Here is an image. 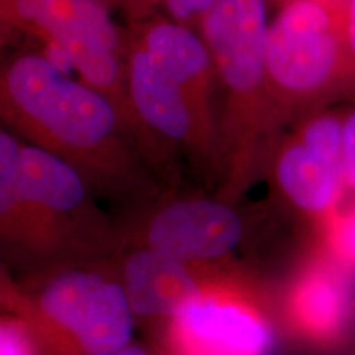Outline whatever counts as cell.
Returning a JSON list of instances; mask_svg holds the SVG:
<instances>
[{
	"label": "cell",
	"instance_id": "277c9868",
	"mask_svg": "<svg viewBox=\"0 0 355 355\" xmlns=\"http://www.w3.org/2000/svg\"><path fill=\"white\" fill-rule=\"evenodd\" d=\"M19 171L21 196L44 254L99 224L92 186L64 158L24 141Z\"/></svg>",
	"mask_w": 355,
	"mask_h": 355
},
{
	"label": "cell",
	"instance_id": "52a82bcc",
	"mask_svg": "<svg viewBox=\"0 0 355 355\" xmlns=\"http://www.w3.org/2000/svg\"><path fill=\"white\" fill-rule=\"evenodd\" d=\"M170 327L175 355H266L272 349V332L254 311L204 290Z\"/></svg>",
	"mask_w": 355,
	"mask_h": 355
},
{
	"label": "cell",
	"instance_id": "9a60e30c",
	"mask_svg": "<svg viewBox=\"0 0 355 355\" xmlns=\"http://www.w3.org/2000/svg\"><path fill=\"white\" fill-rule=\"evenodd\" d=\"M344 130L334 119H318L306 128L303 145L319 157L344 166Z\"/></svg>",
	"mask_w": 355,
	"mask_h": 355
},
{
	"label": "cell",
	"instance_id": "ba28073f",
	"mask_svg": "<svg viewBox=\"0 0 355 355\" xmlns=\"http://www.w3.org/2000/svg\"><path fill=\"white\" fill-rule=\"evenodd\" d=\"M243 234L239 216L225 204L184 198L158 209L146 225V247L194 263L227 255Z\"/></svg>",
	"mask_w": 355,
	"mask_h": 355
},
{
	"label": "cell",
	"instance_id": "8fae6325",
	"mask_svg": "<svg viewBox=\"0 0 355 355\" xmlns=\"http://www.w3.org/2000/svg\"><path fill=\"white\" fill-rule=\"evenodd\" d=\"M24 140L0 125V250L21 257L46 255L20 189V150Z\"/></svg>",
	"mask_w": 355,
	"mask_h": 355
},
{
	"label": "cell",
	"instance_id": "3957f363",
	"mask_svg": "<svg viewBox=\"0 0 355 355\" xmlns=\"http://www.w3.org/2000/svg\"><path fill=\"white\" fill-rule=\"evenodd\" d=\"M336 0H293L270 25L266 76L291 92L313 91L339 56Z\"/></svg>",
	"mask_w": 355,
	"mask_h": 355
},
{
	"label": "cell",
	"instance_id": "ac0fdd59",
	"mask_svg": "<svg viewBox=\"0 0 355 355\" xmlns=\"http://www.w3.org/2000/svg\"><path fill=\"white\" fill-rule=\"evenodd\" d=\"M332 242L339 255L355 265V209L336 222L332 229Z\"/></svg>",
	"mask_w": 355,
	"mask_h": 355
},
{
	"label": "cell",
	"instance_id": "4fadbf2b",
	"mask_svg": "<svg viewBox=\"0 0 355 355\" xmlns=\"http://www.w3.org/2000/svg\"><path fill=\"white\" fill-rule=\"evenodd\" d=\"M133 316L122 283L105 278L73 343L84 355H112L130 345Z\"/></svg>",
	"mask_w": 355,
	"mask_h": 355
},
{
	"label": "cell",
	"instance_id": "8992f818",
	"mask_svg": "<svg viewBox=\"0 0 355 355\" xmlns=\"http://www.w3.org/2000/svg\"><path fill=\"white\" fill-rule=\"evenodd\" d=\"M202 32L222 83L239 96L257 91L266 76L265 0H214L202 17Z\"/></svg>",
	"mask_w": 355,
	"mask_h": 355
},
{
	"label": "cell",
	"instance_id": "6da1fadb",
	"mask_svg": "<svg viewBox=\"0 0 355 355\" xmlns=\"http://www.w3.org/2000/svg\"><path fill=\"white\" fill-rule=\"evenodd\" d=\"M0 125L64 158L99 194L148 198L157 191L152 144L107 96L42 53L0 66Z\"/></svg>",
	"mask_w": 355,
	"mask_h": 355
},
{
	"label": "cell",
	"instance_id": "7c38bea8",
	"mask_svg": "<svg viewBox=\"0 0 355 355\" xmlns=\"http://www.w3.org/2000/svg\"><path fill=\"white\" fill-rule=\"evenodd\" d=\"M277 175L279 186L293 202L308 211H324L339 196L345 171L343 165L298 144L279 157Z\"/></svg>",
	"mask_w": 355,
	"mask_h": 355
},
{
	"label": "cell",
	"instance_id": "5b68a950",
	"mask_svg": "<svg viewBox=\"0 0 355 355\" xmlns=\"http://www.w3.org/2000/svg\"><path fill=\"white\" fill-rule=\"evenodd\" d=\"M125 83L132 112L152 144L166 141L180 152L204 144L207 115L137 43L125 48Z\"/></svg>",
	"mask_w": 355,
	"mask_h": 355
},
{
	"label": "cell",
	"instance_id": "603a6c76",
	"mask_svg": "<svg viewBox=\"0 0 355 355\" xmlns=\"http://www.w3.org/2000/svg\"><path fill=\"white\" fill-rule=\"evenodd\" d=\"M146 2H148V3H153V2H157V0H146Z\"/></svg>",
	"mask_w": 355,
	"mask_h": 355
},
{
	"label": "cell",
	"instance_id": "5bb4252c",
	"mask_svg": "<svg viewBox=\"0 0 355 355\" xmlns=\"http://www.w3.org/2000/svg\"><path fill=\"white\" fill-rule=\"evenodd\" d=\"M345 295L340 282L327 273H314L296 293V311L304 326L316 332H329L340 324Z\"/></svg>",
	"mask_w": 355,
	"mask_h": 355
},
{
	"label": "cell",
	"instance_id": "e0dca14e",
	"mask_svg": "<svg viewBox=\"0 0 355 355\" xmlns=\"http://www.w3.org/2000/svg\"><path fill=\"white\" fill-rule=\"evenodd\" d=\"M32 301L13 283L0 250V313L28 319Z\"/></svg>",
	"mask_w": 355,
	"mask_h": 355
},
{
	"label": "cell",
	"instance_id": "30bf717a",
	"mask_svg": "<svg viewBox=\"0 0 355 355\" xmlns=\"http://www.w3.org/2000/svg\"><path fill=\"white\" fill-rule=\"evenodd\" d=\"M133 43L148 53L155 64L175 79L206 114V94L214 64L204 38L186 25L158 21L146 25Z\"/></svg>",
	"mask_w": 355,
	"mask_h": 355
},
{
	"label": "cell",
	"instance_id": "7a4b0ae2",
	"mask_svg": "<svg viewBox=\"0 0 355 355\" xmlns=\"http://www.w3.org/2000/svg\"><path fill=\"white\" fill-rule=\"evenodd\" d=\"M12 17L48 40L78 71L81 81L117 105L144 133L132 112L125 83V48L97 0H8Z\"/></svg>",
	"mask_w": 355,
	"mask_h": 355
},
{
	"label": "cell",
	"instance_id": "44dd1931",
	"mask_svg": "<svg viewBox=\"0 0 355 355\" xmlns=\"http://www.w3.org/2000/svg\"><path fill=\"white\" fill-rule=\"evenodd\" d=\"M347 37H349L350 48H352L355 53V0H350L349 17H347Z\"/></svg>",
	"mask_w": 355,
	"mask_h": 355
},
{
	"label": "cell",
	"instance_id": "ffe728a7",
	"mask_svg": "<svg viewBox=\"0 0 355 355\" xmlns=\"http://www.w3.org/2000/svg\"><path fill=\"white\" fill-rule=\"evenodd\" d=\"M344 139H343V148H344V171L349 181L355 186V114L349 117L343 127Z\"/></svg>",
	"mask_w": 355,
	"mask_h": 355
},
{
	"label": "cell",
	"instance_id": "9c48e42d",
	"mask_svg": "<svg viewBox=\"0 0 355 355\" xmlns=\"http://www.w3.org/2000/svg\"><path fill=\"white\" fill-rule=\"evenodd\" d=\"M122 286L135 316L170 319L202 290L188 263L152 247L128 255Z\"/></svg>",
	"mask_w": 355,
	"mask_h": 355
},
{
	"label": "cell",
	"instance_id": "7402d4cb",
	"mask_svg": "<svg viewBox=\"0 0 355 355\" xmlns=\"http://www.w3.org/2000/svg\"><path fill=\"white\" fill-rule=\"evenodd\" d=\"M112 355H148L146 354V350L144 347H140V345H127L125 349L119 350V352H115Z\"/></svg>",
	"mask_w": 355,
	"mask_h": 355
},
{
	"label": "cell",
	"instance_id": "2e32d148",
	"mask_svg": "<svg viewBox=\"0 0 355 355\" xmlns=\"http://www.w3.org/2000/svg\"><path fill=\"white\" fill-rule=\"evenodd\" d=\"M0 355H38L32 327L24 318L0 313Z\"/></svg>",
	"mask_w": 355,
	"mask_h": 355
},
{
	"label": "cell",
	"instance_id": "d6986e66",
	"mask_svg": "<svg viewBox=\"0 0 355 355\" xmlns=\"http://www.w3.org/2000/svg\"><path fill=\"white\" fill-rule=\"evenodd\" d=\"M214 0H165L166 10L176 24L184 25L194 17H204Z\"/></svg>",
	"mask_w": 355,
	"mask_h": 355
}]
</instances>
